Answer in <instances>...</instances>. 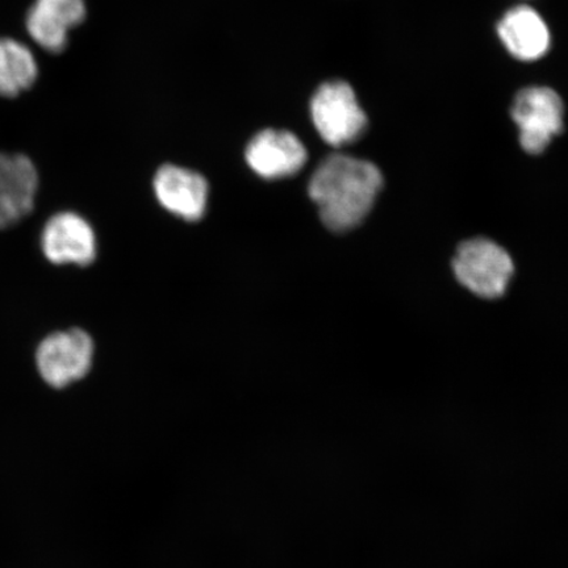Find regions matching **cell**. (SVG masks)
<instances>
[{
	"instance_id": "obj_9",
	"label": "cell",
	"mask_w": 568,
	"mask_h": 568,
	"mask_svg": "<svg viewBox=\"0 0 568 568\" xmlns=\"http://www.w3.org/2000/svg\"><path fill=\"white\" fill-rule=\"evenodd\" d=\"M496 31L504 48L518 61L541 60L551 45L548 23L541 13L527 4L516 6L504 13Z\"/></svg>"
},
{
	"instance_id": "obj_5",
	"label": "cell",
	"mask_w": 568,
	"mask_h": 568,
	"mask_svg": "<svg viewBox=\"0 0 568 568\" xmlns=\"http://www.w3.org/2000/svg\"><path fill=\"white\" fill-rule=\"evenodd\" d=\"M454 272L471 293L494 300L507 290L514 274V262L494 241L474 239L459 246L454 258Z\"/></svg>"
},
{
	"instance_id": "obj_11",
	"label": "cell",
	"mask_w": 568,
	"mask_h": 568,
	"mask_svg": "<svg viewBox=\"0 0 568 568\" xmlns=\"http://www.w3.org/2000/svg\"><path fill=\"white\" fill-rule=\"evenodd\" d=\"M87 17L84 0H36L27 17V30L41 48L59 53L68 36Z\"/></svg>"
},
{
	"instance_id": "obj_1",
	"label": "cell",
	"mask_w": 568,
	"mask_h": 568,
	"mask_svg": "<svg viewBox=\"0 0 568 568\" xmlns=\"http://www.w3.org/2000/svg\"><path fill=\"white\" fill-rule=\"evenodd\" d=\"M382 184L381 170L374 163L336 153L320 162L308 194L326 229L347 232L364 222Z\"/></svg>"
},
{
	"instance_id": "obj_4",
	"label": "cell",
	"mask_w": 568,
	"mask_h": 568,
	"mask_svg": "<svg viewBox=\"0 0 568 568\" xmlns=\"http://www.w3.org/2000/svg\"><path fill=\"white\" fill-rule=\"evenodd\" d=\"M525 152L539 154L565 126V104L557 91L530 87L517 92L510 109Z\"/></svg>"
},
{
	"instance_id": "obj_3",
	"label": "cell",
	"mask_w": 568,
	"mask_h": 568,
	"mask_svg": "<svg viewBox=\"0 0 568 568\" xmlns=\"http://www.w3.org/2000/svg\"><path fill=\"white\" fill-rule=\"evenodd\" d=\"M94 352V341L88 332L80 328L54 332L36 349V368L48 386L65 388L89 374Z\"/></svg>"
},
{
	"instance_id": "obj_10",
	"label": "cell",
	"mask_w": 568,
	"mask_h": 568,
	"mask_svg": "<svg viewBox=\"0 0 568 568\" xmlns=\"http://www.w3.org/2000/svg\"><path fill=\"white\" fill-rule=\"evenodd\" d=\"M154 193L162 207L187 222L202 219L207 209L209 183L193 170L175 165L159 169L154 176Z\"/></svg>"
},
{
	"instance_id": "obj_7",
	"label": "cell",
	"mask_w": 568,
	"mask_h": 568,
	"mask_svg": "<svg viewBox=\"0 0 568 568\" xmlns=\"http://www.w3.org/2000/svg\"><path fill=\"white\" fill-rule=\"evenodd\" d=\"M245 160L248 168L265 180H282L300 173L308 153L293 132L268 128L248 141Z\"/></svg>"
},
{
	"instance_id": "obj_12",
	"label": "cell",
	"mask_w": 568,
	"mask_h": 568,
	"mask_svg": "<svg viewBox=\"0 0 568 568\" xmlns=\"http://www.w3.org/2000/svg\"><path fill=\"white\" fill-rule=\"evenodd\" d=\"M38 65L30 49L11 39L0 40V97H17L30 89Z\"/></svg>"
},
{
	"instance_id": "obj_2",
	"label": "cell",
	"mask_w": 568,
	"mask_h": 568,
	"mask_svg": "<svg viewBox=\"0 0 568 568\" xmlns=\"http://www.w3.org/2000/svg\"><path fill=\"white\" fill-rule=\"evenodd\" d=\"M312 123L326 144L341 148L357 141L367 130V115L349 83L333 80L320 84L310 103Z\"/></svg>"
},
{
	"instance_id": "obj_8",
	"label": "cell",
	"mask_w": 568,
	"mask_h": 568,
	"mask_svg": "<svg viewBox=\"0 0 568 568\" xmlns=\"http://www.w3.org/2000/svg\"><path fill=\"white\" fill-rule=\"evenodd\" d=\"M39 174L26 155L0 153V230L10 229L34 207Z\"/></svg>"
},
{
	"instance_id": "obj_6",
	"label": "cell",
	"mask_w": 568,
	"mask_h": 568,
	"mask_svg": "<svg viewBox=\"0 0 568 568\" xmlns=\"http://www.w3.org/2000/svg\"><path fill=\"white\" fill-rule=\"evenodd\" d=\"M41 251L53 265L89 266L97 257L94 230L74 212H60L41 233Z\"/></svg>"
}]
</instances>
